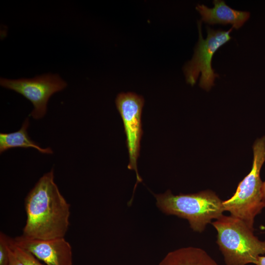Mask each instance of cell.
Returning a JSON list of instances; mask_svg holds the SVG:
<instances>
[{
  "instance_id": "9c48e42d",
  "label": "cell",
  "mask_w": 265,
  "mask_h": 265,
  "mask_svg": "<svg viewBox=\"0 0 265 265\" xmlns=\"http://www.w3.org/2000/svg\"><path fill=\"white\" fill-rule=\"evenodd\" d=\"M214 6L209 8L204 4H198L196 10L200 14L202 20L209 25L231 24L237 29L241 27L250 17L247 11L234 9L221 0L213 1Z\"/></svg>"
},
{
  "instance_id": "5b68a950",
  "label": "cell",
  "mask_w": 265,
  "mask_h": 265,
  "mask_svg": "<svg viewBox=\"0 0 265 265\" xmlns=\"http://www.w3.org/2000/svg\"><path fill=\"white\" fill-rule=\"evenodd\" d=\"M199 40L194 49L192 59L184 67L186 82L193 85L201 73L199 86L209 91L214 85V81L219 78L212 66V56L216 51L231 38L230 33L233 27L227 31L214 29L207 26V36L204 39L201 31V21H198Z\"/></svg>"
},
{
  "instance_id": "5bb4252c",
  "label": "cell",
  "mask_w": 265,
  "mask_h": 265,
  "mask_svg": "<svg viewBox=\"0 0 265 265\" xmlns=\"http://www.w3.org/2000/svg\"><path fill=\"white\" fill-rule=\"evenodd\" d=\"M8 265H26L15 254L9 246V262Z\"/></svg>"
},
{
  "instance_id": "4fadbf2b",
  "label": "cell",
  "mask_w": 265,
  "mask_h": 265,
  "mask_svg": "<svg viewBox=\"0 0 265 265\" xmlns=\"http://www.w3.org/2000/svg\"><path fill=\"white\" fill-rule=\"evenodd\" d=\"M9 239L6 235L0 233V265H8L9 262Z\"/></svg>"
},
{
  "instance_id": "2e32d148",
  "label": "cell",
  "mask_w": 265,
  "mask_h": 265,
  "mask_svg": "<svg viewBox=\"0 0 265 265\" xmlns=\"http://www.w3.org/2000/svg\"><path fill=\"white\" fill-rule=\"evenodd\" d=\"M262 195H263V200L265 208V181L263 183L262 186Z\"/></svg>"
},
{
  "instance_id": "9a60e30c",
  "label": "cell",
  "mask_w": 265,
  "mask_h": 265,
  "mask_svg": "<svg viewBox=\"0 0 265 265\" xmlns=\"http://www.w3.org/2000/svg\"><path fill=\"white\" fill-rule=\"evenodd\" d=\"M256 265H265V256H259L257 258Z\"/></svg>"
},
{
  "instance_id": "30bf717a",
  "label": "cell",
  "mask_w": 265,
  "mask_h": 265,
  "mask_svg": "<svg viewBox=\"0 0 265 265\" xmlns=\"http://www.w3.org/2000/svg\"><path fill=\"white\" fill-rule=\"evenodd\" d=\"M158 265H219L204 250L182 247L169 252Z\"/></svg>"
},
{
  "instance_id": "6da1fadb",
  "label": "cell",
  "mask_w": 265,
  "mask_h": 265,
  "mask_svg": "<svg viewBox=\"0 0 265 265\" xmlns=\"http://www.w3.org/2000/svg\"><path fill=\"white\" fill-rule=\"evenodd\" d=\"M25 207L26 220L23 236L42 239L65 237L70 225V205L54 182L53 168L28 192Z\"/></svg>"
},
{
  "instance_id": "7a4b0ae2",
  "label": "cell",
  "mask_w": 265,
  "mask_h": 265,
  "mask_svg": "<svg viewBox=\"0 0 265 265\" xmlns=\"http://www.w3.org/2000/svg\"><path fill=\"white\" fill-rule=\"evenodd\" d=\"M211 224L217 231L216 242L226 265L256 264L258 257L265 255V241L241 220L223 214Z\"/></svg>"
},
{
  "instance_id": "8992f818",
  "label": "cell",
  "mask_w": 265,
  "mask_h": 265,
  "mask_svg": "<svg viewBox=\"0 0 265 265\" xmlns=\"http://www.w3.org/2000/svg\"><path fill=\"white\" fill-rule=\"evenodd\" d=\"M0 85L22 95L31 102L33 109L30 116L34 119L46 114L47 104L54 93L63 90L67 83L58 75L48 73L31 79L17 80L0 78Z\"/></svg>"
},
{
  "instance_id": "277c9868",
  "label": "cell",
  "mask_w": 265,
  "mask_h": 265,
  "mask_svg": "<svg viewBox=\"0 0 265 265\" xmlns=\"http://www.w3.org/2000/svg\"><path fill=\"white\" fill-rule=\"evenodd\" d=\"M253 161L249 173L239 183L234 194L223 201L225 211L253 229L254 219L265 208L263 200L261 168L265 161V136L257 139L253 146Z\"/></svg>"
},
{
  "instance_id": "8fae6325",
  "label": "cell",
  "mask_w": 265,
  "mask_h": 265,
  "mask_svg": "<svg viewBox=\"0 0 265 265\" xmlns=\"http://www.w3.org/2000/svg\"><path fill=\"white\" fill-rule=\"evenodd\" d=\"M29 119L26 118L19 130L11 133H0V153L14 148H32L44 154H51L53 151L50 147L43 148L33 141L27 132Z\"/></svg>"
},
{
  "instance_id": "7c38bea8",
  "label": "cell",
  "mask_w": 265,
  "mask_h": 265,
  "mask_svg": "<svg viewBox=\"0 0 265 265\" xmlns=\"http://www.w3.org/2000/svg\"><path fill=\"white\" fill-rule=\"evenodd\" d=\"M9 246L26 265H45L31 254L15 245L12 241L11 238L9 239Z\"/></svg>"
},
{
  "instance_id": "ba28073f",
  "label": "cell",
  "mask_w": 265,
  "mask_h": 265,
  "mask_svg": "<svg viewBox=\"0 0 265 265\" xmlns=\"http://www.w3.org/2000/svg\"><path fill=\"white\" fill-rule=\"evenodd\" d=\"M13 243L46 265H72V247L64 238H32L23 235L11 238Z\"/></svg>"
},
{
  "instance_id": "3957f363",
  "label": "cell",
  "mask_w": 265,
  "mask_h": 265,
  "mask_svg": "<svg viewBox=\"0 0 265 265\" xmlns=\"http://www.w3.org/2000/svg\"><path fill=\"white\" fill-rule=\"evenodd\" d=\"M155 196L157 206L162 212L186 219L190 228L200 233L212 219H218L225 212L223 201L211 190L177 195L167 190Z\"/></svg>"
},
{
  "instance_id": "52a82bcc",
  "label": "cell",
  "mask_w": 265,
  "mask_h": 265,
  "mask_svg": "<svg viewBox=\"0 0 265 265\" xmlns=\"http://www.w3.org/2000/svg\"><path fill=\"white\" fill-rule=\"evenodd\" d=\"M144 100L142 97L134 93H121L115 100L117 108L121 116L126 136L129 163L128 168L134 170L137 182H141L137 168V160L140 150V141L143 133L141 113Z\"/></svg>"
}]
</instances>
